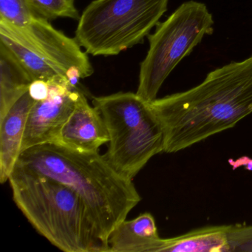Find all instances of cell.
Segmentation results:
<instances>
[{
  "label": "cell",
  "mask_w": 252,
  "mask_h": 252,
  "mask_svg": "<svg viewBox=\"0 0 252 252\" xmlns=\"http://www.w3.org/2000/svg\"><path fill=\"white\" fill-rule=\"evenodd\" d=\"M175 153L234 127L252 113V56L208 73L196 87L150 103Z\"/></svg>",
  "instance_id": "obj_1"
},
{
  "label": "cell",
  "mask_w": 252,
  "mask_h": 252,
  "mask_svg": "<svg viewBox=\"0 0 252 252\" xmlns=\"http://www.w3.org/2000/svg\"><path fill=\"white\" fill-rule=\"evenodd\" d=\"M17 165L74 190L107 246L110 233L141 200L132 180L116 172L98 152L82 153L45 144L25 150Z\"/></svg>",
  "instance_id": "obj_2"
},
{
  "label": "cell",
  "mask_w": 252,
  "mask_h": 252,
  "mask_svg": "<svg viewBox=\"0 0 252 252\" xmlns=\"http://www.w3.org/2000/svg\"><path fill=\"white\" fill-rule=\"evenodd\" d=\"M8 182L17 207L51 244L65 252H109L83 200L68 186L18 165Z\"/></svg>",
  "instance_id": "obj_3"
},
{
  "label": "cell",
  "mask_w": 252,
  "mask_h": 252,
  "mask_svg": "<svg viewBox=\"0 0 252 252\" xmlns=\"http://www.w3.org/2000/svg\"><path fill=\"white\" fill-rule=\"evenodd\" d=\"M93 104L108 132L106 159L116 172L132 181L164 150L163 130L150 103L136 93L120 92L94 97Z\"/></svg>",
  "instance_id": "obj_4"
},
{
  "label": "cell",
  "mask_w": 252,
  "mask_h": 252,
  "mask_svg": "<svg viewBox=\"0 0 252 252\" xmlns=\"http://www.w3.org/2000/svg\"><path fill=\"white\" fill-rule=\"evenodd\" d=\"M169 0H94L82 13L75 38L94 57L119 55L141 43L167 11Z\"/></svg>",
  "instance_id": "obj_5"
},
{
  "label": "cell",
  "mask_w": 252,
  "mask_h": 252,
  "mask_svg": "<svg viewBox=\"0 0 252 252\" xmlns=\"http://www.w3.org/2000/svg\"><path fill=\"white\" fill-rule=\"evenodd\" d=\"M214 20L202 2L188 1L180 5L149 35L150 48L140 67L136 94L151 103L166 78L183 59L189 55L206 35L213 33Z\"/></svg>",
  "instance_id": "obj_6"
},
{
  "label": "cell",
  "mask_w": 252,
  "mask_h": 252,
  "mask_svg": "<svg viewBox=\"0 0 252 252\" xmlns=\"http://www.w3.org/2000/svg\"><path fill=\"white\" fill-rule=\"evenodd\" d=\"M16 28L25 40L73 88H77L79 79L94 73L88 55L76 38L57 30L48 20L34 15L29 26Z\"/></svg>",
  "instance_id": "obj_7"
},
{
  "label": "cell",
  "mask_w": 252,
  "mask_h": 252,
  "mask_svg": "<svg viewBox=\"0 0 252 252\" xmlns=\"http://www.w3.org/2000/svg\"><path fill=\"white\" fill-rule=\"evenodd\" d=\"M48 83V98L35 101L29 112L22 153L35 146L55 143L82 93L64 77Z\"/></svg>",
  "instance_id": "obj_8"
},
{
  "label": "cell",
  "mask_w": 252,
  "mask_h": 252,
  "mask_svg": "<svg viewBox=\"0 0 252 252\" xmlns=\"http://www.w3.org/2000/svg\"><path fill=\"white\" fill-rule=\"evenodd\" d=\"M108 142V132L101 114L81 93L73 113L53 144L75 151L94 153Z\"/></svg>",
  "instance_id": "obj_9"
},
{
  "label": "cell",
  "mask_w": 252,
  "mask_h": 252,
  "mask_svg": "<svg viewBox=\"0 0 252 252\" xmlns=\"http://www.w3.org/2000/svg\"><path fill=\"white\" fill-rule=\"evenodd\" d=\"M34 102L28 91L0 119V181L2 184L8 181L21 156L28 118Z\"/></svg>",
  "instance_id": "obj_10"
},
{
  "label": "cell",
  "mask_w": 252,
  "mask_h": 252,
  "mask_svg": "<svg viewBox=\"0 0 252 252\" xmlns=\"http://www.w3.org/2000/svg\"><path fill=\"white\" fill-rule=\"evenodd\" d=\"M160 238L154 217L144 212L122 221L109 236V252H158Z\"/></svg>",
  "instance_id": "obj_11"
},
{
  "label": "cell",
  "mask_w": 252,
  "mask_h": 252,
  "mask_svg": "<svg viewBox=\"0 0 252 252\" xmlns=\"http://www.w3.org/2000/svg\"><path fill=\"white\" fill-rule=\"evenodd\" d=\"M230 225H211L161 239L158 252H230Z\"/></svg>",
  "instance_id": "obj_12"
},
{
  "label": "cell",
  "mask_w": 252,
  "mask_h": 252,
  "mask_svg": "<svg viewBox=\"0 0 252 252\" xmlns=\"http://www.w3.org/2000/svg\"><path fill=\"white\" fill-rule=\"evenodd\" d=\"M0 42L14 54L33 81L51 82L64 77L25 40L15 26L2 20H0Z\"/></svg>",
  "instance_id": "obj_13"
},
{
  "label": "cell",
  "mask_w": 252,
  "mask_h": 252,
  "mask_svg": "<svg viewBox=\"0 0 252 252\" xmlns=\"http://www.w3.org/2000/svg\"><path fill=\"white\" fill-rule=\"evenodd\" d=\"M33 79L15 56L0 42V119L29 91Z\"/></svg>",
  "instance_id": "obj_14"
},
{
  "label": "cell",
  "mask_w": 252,
  "mask_h": 252,
  "mask_svg": "<svg viewBox=\"0 0 252 252\" xmlns=\"http://www.w3.org/2000/svg\"><path fill=\"white\" fill-rule=\"evenodd\" d=\"M35 15L48 20L57 18L80 19L75 0H26Z\"/></svg>",
  "instance_id": "obj_15"
},
{
  "label": "cell",
  "mask_w": 252,
  "mask_h": 252,
  "mask_svg": "<svg viewBox=\"0 0 252 252\" xmlns=\"http://www.w3.org/2000/svg\"><path fill=\"white\" fill-rule=\"evenodd\" d=\"M35 14L26 0H0V20L18 28L29 26Z\"/></svg>",
  "instance_id": "obj_16"
},
{
  "label": "cell",
  "mask_w": 252,
  "mask_h": 252,
  "mask_svg": "<svg viewBox=\"0 0 252 252\" xmlns=\"http://www.w3.org/2000/svg\"><path fill=\"white\" fill-rule=\"evenodd\" d=\"M29 93L35 101H42L49 95V83L40 79L33 81L29 86Z\"/></svg>",
  "instance_id": "obj_17"
},
{
  "label": "cell",
  "mask_w": 252,
  "mask_h": 252,
  "mask_svg": "<svg viewBox=\"0 0 252 252\" xmlns=\"http://www.w3.org/2000/svg\"><path fill=\"white\" fill-rule=\"evenodd\" d=\"M249 245H250L251 248L252 249V224L250 225V227H249Z\"/></svg>",
  "instance_id": "obj_18"
}]
</instances>
